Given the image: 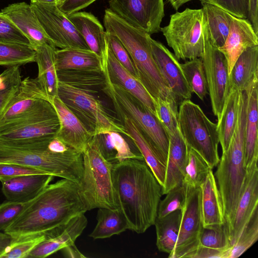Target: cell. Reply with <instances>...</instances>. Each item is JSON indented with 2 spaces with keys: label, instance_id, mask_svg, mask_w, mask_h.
<instances>
[{
  "label": "cell",
  "instance_id": "obj_1",
  "mask_svg": "<svg viewBox=\"0 0 258 258\" xmlns=\"http://www.w3.org/2000/svg\"><path fill=\"white\" fill-rule=\"evenodd\" d=\"M86 211L79 184L62 178L48 184L30 201L4 232L11 237L12 243L42 235L46 236Z\"/></svg>",
  "mask_w": 258,
  "mask_h": 258
},
{
  "label": "cell",
  "instance_id": "obj_2",
  "mask_svg": "<svg viewBox=\"0 0 258 258\" xmlns=\"http://www.w3.org/2000/svg\"><path fill=\"white\" fill-rule=\"evenodd\" d=\"M112 182L118 208L128 229L140 234L154 225L162 187L144 160L112 164Z\"/></svg>",
  "mask_w": 258,
  "mask_h": 258
},
{
  "label": "cell",
  "instance_id": "obj_3",
  "mask_svg": "<svg viewBox=\"0 0 258 258\" xmlns=\"http://www.w3.org/2000/svg\"><path fill=\"white\" fill-rule=\"evenodd\" d=\"M51 139L33 142L0 140V163L33 168L80 184L83 154L73 148L63 153L53 152L47 147Z\"/></svg>",
  "mask_w": 258,
  "mask_h": 258
},
{
  "label": "cell",
  "instance_id": "obj_4",
  "mask_svg": "<svg viewBox=\"0 0 258 258\" xmlns=\"http://www.w3.org/2000/svg\"><path fill=\"white\" fill-rule=\"evenodd\" d=\"M103 24L105 31L114 35L125 47L135 68L138 80L155 101L159 99L175 100L154 59L151 35L131 25L109 9L105 10Z\"/></svg>",
  "mask_w": 258,
  "mask_h": 258
},
{
  "label": "cell",
  "instance_id": "obj_5",
  "mask_svg": "<svg viewBox=\"0 0 258 258\" xmlns=\"http://www.w3.org/2000/svg\"><path fill=\"white\" fill-rule=\"evenodd\" d=\"M247 108V95L243 92L233 137L227 150L222 152L214 174L227 226L233 218L246 174L244 158Z\"/></svg>",
  "mask_w": 258,
  "mask_h": 258
},
{
  "label": "cell",
  "instance_id": "obj_6",
  "mask_svg": "<svg viewBox=\"0 0 258 258\" xmlns=\"http://www.w3.org/2000/svg\"><path fill=\"white\" fill-rule=\"evenodd\" d=\"M104 72L106 84L102 91L111 101L114 110L120 111L133 121L166 166L169 139L164 126L157 116L136 97L119 86L112 83L105 71Z\"/></svg>",
  "mask_w": 258,
  "mask_h": 258
},
{
  "label": "cell",
  "instance_id": "obj_7",
  "mask_svg": "<svg viewBox=\"0 0 258 258\" xmlns=\"http://www.w3.org/2000/svg\"><path fill=\"white\" fill-rule=\"evenodd\" d=\"M83 156V172L79 193L87 211L118 208L112 182V164L101 154L94 136Z\"/></svg>",
  "mask_w": 258,
  "mask_h": 258
},
{
  "label": "cell",
  "instance_id": "obj_8",
  "mask_svg": "<svg viewBox=\"0 0 258 258\" xmlns=\"http://www.w3.org/2000/svg\"><path fill=\"white\" fill-rule=\"evenodd\" d=\"M179 130L187 146L198 152L211 168L219 162L217 124L211 121L198 104L183 100L178 112Z\"/></svg>",
  "mask_w": 258,
  "mask_h": 258
},
{
  "label": "cell",
  "instance_id": "obj_9",
  "mask_svg": "<svg viewBox=\"0 0 258 258\" xmlns=\"http://www.w3.org/2000/svg\"><path fill=\"white\" fill-rule=\"evenodd\" d=\"M202 9L186 8L170 15L168 25L160 31L178 59L202 58L204 53Z\"/></svg>",
  "mask_w": 258,
  "mask_h": 258
},
{
  "label": "cell",
  "instance_id": "obj_10",
  "mask_svg": "<svg viewBox=\"0 0 258 258\" xmlns=\"http://www.w3.org/2000/svg\"><path fill=\"white\" fill-rule=\"evenodd\" d=\"M57 95L94 136L114 131L127 136L123 125L91 93L58 81Z\"/></svg>",
  "mask_w": 258,
  "mask_h": 258
},
{
  "label": "cell",
  "instance_id": "obj_11",
  "mask_svg": "<svg viewBox=\"0 0 258 258\" xmlns=\"http://www.w3.org/2000/svg\"><path fill=\"white\" fill-rule=\"evenodd\" d=\"M202 31L204 53L201 59L204 64L212 111L218 120L229 92L228 64L224 54L211 41L204 12Z\"/></svg>",
  "mask_w": 258,
  "mask_h": 258
},
{
  "label": "cell",
  "instance_id": "obj_12",
  "mask_svg": "<svg viewBox=\"0 0 258 258\" xmlns=\"http://www.w3.org/2000/svg\"><path fill=\"white\" fill-rule=\"evenodd\" d=\"M185 185L186 198L181 210L178 239L173 251L168 255L169 258H192L199 247L203 228L201 187Z\"/></svg>",
  "mask_w": 258,
  "mask_h": 258
},
{
  "label": "cell",
  "instance_id": "obj_13",
  "mask_svg": "<svg viewBox=\"0 0 258 258\" xmlns=\"http://www.w3.org/2000/svg\"><path fill=\"white\" fill-rule=\"evenodd\" d=\"M30 5L40 25L56 47L90 49L57 5L31 3Z\"/></svg>",
  "mask_w": 258,
  "mask_h": 258
},
{
  "label": "cell",
  "instance_id": "obj_14",
  "mask_svg": "<svg viewBox=\"0 0 258 258\" xmlns=\"http://www.w3.org/2000/svg\"><path fill=\"white\" fill-rule=\"evenodd\" d=\"M109 9L131 25L150 35L160 31L163 0H109Z\"/></svg>",
  "mask_w": 258,
  "mask_h": 258
},
{
  "label": "cell",
  "instance_id": "obj_15",
  "mask_svg": "<svg viewBox=\"0 0 258 258\" xmlns=\"http://www.w3.org/2000/svg\"><path fill=\"white\" fill-rule=\"evenodd\" d=\"M246 174L232 220L227 226L232 246L258 206L257 161L246 168Z\"/></svg>",
  "mask_w": 258,
  "mask_h": 258
},
{
  "label": "cell",
  "instance_id": "obj_16",
  "mask_svg": "<svg viewBox=\"0 0 258 258\" xmlns=\"http://www.w3.org/2000/svg\"><path fill=\"white\" fill-rule=\"evenodd\" d=\"M150 41L155 62L161 74L168 83L174 99L178 105L183 100L190 99L192 92L178 60L161 42L152 38Z\"/></svg>",
  "mask_w": 258,
  "mask_h": 258
},
{
  "label": "cell",
  "instance_id": "obj_17",
  "mask_svg": "<svg viewBox=\"0 0 258 258\" xmlns=\"http://www.w3.org/2000/svg\"><path fill=\"white\" fill-rule=\"evenodd\" d=\"M57 112L60 127L56 137L69 147L82 154L86 150L94 135L64 104L58 95L52 102Z\"/></svg>",
  "mask_w": 258,
  "mask_h": 258
},
{
  "label": "cell",
  "instance_id": "obj_18",
  "mask_svg": "<svg viewBox=\"0 0 258 258\" xmlns=\"http://www.w3.org/2000/svg\"><path fill=\"white\" fill-rule=\"evenodd\" d=\"M87 225V219L85 213L76 216L46 236L32 249L27 258H44L75 243Z\"/></svg>",
  "mask_w": 258,
  "mask_h": 258
},
{
  "label": "cell",
  "instance_id": "obj_19",
  "mask_svg": "<svg viewBox=\"0 0 258 258\" xmlns=\"http://www.w3.org/2000/svg\"><path fill=\"white\" fill-rule=\"evenodd\" d=\"M1 12L28 38L34 50L44 44L56 47L40 25L30 4L25 2L12 4Z\"/></svg>",
  "mask_w": 258,
  "mask_h": 258
},
{
  "label": "cell",
  "instance_id": "obj_20",
  "mask_svg": "<svg viewBox=\"0 0 258 258\" xmlns=\"http://www.w3.org/2000/svg\"><path fill=\"white\" fill-rule=\"evenodd\" d=\"M258 45V35L248 19L232 15L229 31L224 45L218 49L227 60L228 74L240 55L247 48Z\"/></svg>",
  "mask_w": 258,
  "mask_h": 258
},
{
  "label": "cell",
  "instance_id": "obj_21",
  "mask_svg": "<svg viewBox=\"0 0 258 258\" xmlns=\"http://www.w3.org/2000/svg\"><path fill=\"white\" fill-rule=\"evenodd\" d=\"M104 70L112 83L132 94L156 115L155 100L140 81L117 60L108 45Z\"/></svg>",
  "mask_w": 258,
  "mask_h": 258
},
{
  "label": "cell",
  "instance_id": "obj_22",
  "mask_svg": "<svg viewBox=\"0 0 258 258\" xmlns=\"http://www.w3.org/2000/svg\"><path fill=\"white\" fill-rule=\"evenodd\" d=\"M168 136L169 148L162 195L182 184L188 155V147L179 128Z\"/></svg>",
  "mask_w": 258,
  "mask_h": 258
},
{
  "label": "cell",
  "instance_id": "obj_23",
  "mask_svg": "<svg viewBox=\"0 0 258 258\" xmlns=\"http://www.w3.org/2000/svg\"><path fill=\"white\" fill-rule=\"evenodd\" d=\"M52 175H26L2 179V190L7 200L27 202L37 197L54 178Z\"/></svg>",
  "mask_w": 258,
  "mask_h": 258
},
{
  "label": "cell",
  "instance_id": "obj_24",
  "mask_svg": "<svg viewBox=\"0 0 258 258\" xmlns=\"http://www.w3.org/2000/svg\"><path fill=\"white\" fill-rule=\"evenodd\" d=\"M67 17L82 36L89 48L102 59L104 64L108 43L106 32L98 19L92 13L85 12L74 13Z\"/></svg>",
  "mask_w": 258,
  "mask_h": 258
},
{
  "label": "cell",
  "instance_id": "obj_25",
  "mask_svg": "<svg viewBox=\"0 0 258 258\" xmlns=\"http://www.w3.org/2000/svg\"><path fill=\"white\" fill-rule=\"evenodd\" d=\"M44 99L49 101L37 79L26 78L22 80L19 89L1 119L0 124L32 110Z\"/></svg>",
  "mask_w": 258,
  "mask_h": 258
},
{
  "label": "cell",
  "instance_id": "obj_26",
  "mask_svg": "<svg viewBox=\"0 0 258 258\" xmlns=\"http://www.w3.org/2000/svg\"><path fill=\"white\" fill-rule=\"evenodd\" d=\"M201 212L204 228H211L225 223L221 200L213 170L201 184Z\"/></svg>",
  "mask_w": 258,
  "mask_h": 258
},
{
  "label": "cell",
  "instance_id": "obj_27",
  "mask_svg": "<svg viewBox=\"0 0 258 258\" xmlns=\"http://www.w3.org/2000/svg\"><path fill=\"white\" fill-rule=\"evenodd\" d=\"M247 95L244 164L245 168L258 159V79L246 90Z\"/></svg>",
  "mask_w": 258,
  "mask_h": 258
},
{
  "label": "cell",
  "instance_id": "obj_28",
  "mask_svg": "<svg viewBox=\"0 0 258 258\" xmlns=\"http://www.w3.org/2000/svg\"><path fill=\"white\" fill-rule=\"evenodd\" d=\"M231 247L226 223L214 228L203 227L192 258H229Z\"/></svg>",
  "mask_w": 258,
  "mask_h": 258
},
{
  "label": "cell",
  "instance_id": "obj_29",
  "mask_svg": "<svg viewBox=\"0 0 258 258\" xmlns=\"http://www.w3.org/2000/svg\"><path fill=\"white\" fill-rule=\"evenodd\" d=\"M258 79V45L246 48L228 74L229 90H246Z\"/></svg>",
  "mask_w": 258,
  "mask_h": 258
},
{
  "label": "cell",
  "instance_id": "obj_30",
  "mask_svg": "<svg viewBox=\"0 0 258 258\" xmlns=\"http://www.w3.org/2000/svg\"><path fill=\"white\" fill-rule=\"evenodd\" d=\"M120 122L127 133L143 157L160 184L163 186L165 180L166 166L142 136L133 121L124 114L115 110Z\"/></svg>",
  "mask_w": 258,
  "mask_h": 258
},
{
  "label": "cell",
  "instance_id": "obj_31",
  "mask_svg": "<svg viewBox=\"0 0 258 258\" xmlns=\"http://www.w3.org/2000/svg\"><path fill=\"white\" fill-rule=\"evenodd\" d=\"M56 47L44 44L35 49V62L38 68L36 78L43 91L51 103L57 95L58 80L55 67Z\"/></svg>",
  "mask_w": 258,
  "mask_h": 258
},
{
  "label": "cell",
  "instance_id": "obj_32",
  "mask_svg": "<svg viewBox=\"0 0 258 258\" xmlns=\"http://www.w3.org/2000/svg\"><path fill=\"white\" fill-rule=\"evenodd\" d=\"M94 138L103 157L112 164L128 159L144 160L140 151L133 150L118 132L108 131L95 135Z\"/></svg>",
  "mask_w": 258,
  "mask_h": 258
},
{
  "label": "cell",
  "instance_id": "obj_33",
  "mask_svg": "<svg viewBox=\"0 0 258 258\" xmlns=\"http://www.w3.org/2000/svg\"><path fill=\"white\" fill-rule=\"evenodd\" d=\"M56 71L69 69L103 72L102 59L90 49L63 48L55 51Z\"/></svg>",
  "mask_w": 258,
  "mask_h": 258
},
{
  "label": "cell",
  "instance_id": "obj_34",
  "mask_svg": "<svg viewBox=\"0 0 258 258\" xmlns=\"http://www.w3.org/2000/svg\"><path fill=\"white\" fill-rule=\"evenodd\" d=\"M59 127L57 115L0 134V140L32 142L51 139L56 136Z\"/></svg>",
  "mask_w": 258,
  "mask_h": 258
},
{
  "label": "cell",
  "instance_id": "obj_35",
  "mask_svg": "<svg viewBox=\"0 0 258 258\" xmlns=\"http://www.w3.org/2000/svg\"><path fill=\"white\" fill-rule=\"evenodd\" d=\"M241 92L233 89L229 90L220 118L217 123L222 152L228 149L236 127Z\"/></svg>",
  "mask_w": 258,
  "mask_h": 258
},
{
  "label": "cell",
  "instance_id": "obj_36",
  "mask_svg": "<svg viewBox=\"0 0 258 258\" xmlns=\"http://www.w3.org/2000/svg\"><path fill=\"white\" fill-rule=\"evenodd\" d=\"M59 82L90 93L102 90L106 84L103 72L89 70L69 69L57 71Z\"/></svg>",
  "mask_w": 258,
  "mask_h": 258
},
{
  "label": "cell",
  "instance_id": "obj_37",
  "mask_svg": "<svg viewBox=\"0 0 258 258\" xmlns=\"http://www.w3.org/2000/svg\"><path fill=\"white\" fill-rule=\"evenodd\" d=\"M205 15L212 43L222 47L227 37L232 15L209 0H199Z\"/></svg>",
  "mask_w": 258,
  "mask_h": 258
},
{
  "label": "cell",
  "instance_id": "obj_38",
  "mask_svg": "<svg viewBox=\"0 0 258 258\" xmlns=\"http://www.w3.org/2000/svg\"><path fill=\"white\" fill-rule=\"evenodd\" d=\"M181 210H176L162 217H156L154 225L156 245L160 251L169 254L173 251L178 236Z\"/></svg>",
  "mask_w": 258,
  "mask_h": 258
},
{
  "label": "cell",
  "instance_id": "obj_39",
  "mask_svg": "<svg viewBox=\"0 0 258 258\" xmlns=\"http://www.w3.org/2000/svg\"><path fill=\"white\" fill-rule=\"evenodd\" d=\"M96 219V225L89 235L94 239L109 238L128 229L127 221L119 208H98Z\"/></svg>",
  "mask_w": 258,
  "mask_h": 258
},
{
  "label": "cell",
  "instance_id": "obj_40",
  "mask_svg": "<svg viewBox=\"0 0 258 258\" xmlns=\"http://www.w3.org/2000/svg\"><path fill=\"white\" fill-rule=\"evenodd\" d=\"M21 81L20 67H9L0 74V120L12 103Z\"/></svg>",
  "mask_w": 258,
  "mask_h": 258
},
{
  "label": "cell",
  "instance_id": "obj_41",
  "mask_svg": "<svg viewBox=\"0 0 258 258\" xmlns=\"http://www.w3.org/2000/svg\"><path fill=\"white\" fill-rule=\"evenodd\" d=\"M57 115L54 106L47 100H43L32 110L17 118L0 124V134L13 130L33 122L51 118Z\"/></svg>",
  "mask_w": 258,
  "mask_h": 258
},
{
  "label": "cell",
  "instance_id": "obj_42",
  "mask_svg": "<svg viewBox=\"0 0 258 258\" xmlns=\"http://www.w3.org/2000/svg\"><path fill=\"white\" fill-rule=\"evenodd\" d=\"M187 84L192 93L202 100L207 94L208 85L203 61L196 58L180 63Z\"/></svg>",
  "mask_w": 258,
  "mask_h": 258
},
{
  "label": "cell",
  "instance_id": "obj_43",
  "mask_svg": "<svg viewBox=\"0 0 258 258\" xmlns=\"http://www.w3.org/2000/svg\"><path fill=\"white\" fill-rule=\"evenodd\" d=\"M35 50L30 45L0 42V66L8 68L35 62Z\"/></svg>",
  "mask_w": 258,
  "mask_h": 258
},
{
  "label": "cell",
  "instance_id": "obj_44",
  "mask_svg": "<svg viewBox=\"0 0 258 258\" xmlns=\"http://www.w3.org/2000/svg\"><path fill=\"white\" fill-rule=\"evenodd\" d=\"M212 169L203 157L188 147L182 183L193 187H200Z\"/></svg>",
  "mask_w": 258,
  "mask_h": 258
},
{
  "label": "cell",
  "instance_id": "obj_45",
  "mask_svg": "<svg viewBox=\"0 0 258 258\" xmlns=\"http://www.w3.org/2000/svg\"><path fill=\"white\" fill-rule=\"evenodd\" d=\"M258 239V209L253 213L238 238L232 246L229 258H237Z\"/></svg>",
  "mask_w": 258,
  "mask_h": 258
},
{
  "label": "cell",
  "instance_id": "obj_46",
  "mask_svg": "<svg viewBox=\"0 0 258 258\" xmlns=\"http://www.w3.org/2000/svg\"><path fill=\"white\" fill-rule=\"evenodd\" d=\"M156 115L164 126L168 135L178 129V105L173 99H159L155 101Z\"/></svg>",
  "mask_w": 258,
  "mask_h": 258
},
{
  "label": "cell",
  "instance_id": "obj_47",
  "mask_svg": "<svg viewBox=\"0 0 258 258\" xmlns=\"http://www.w3.org/2000/svg\"><path fill=\"white\" fill-rule=\"evenodd\" d=\"M186 198V187L183 183L169 191L165 198L160 200L157 217L162 218L176 210H181Z\"/></svg>",
  "mask_w": 258,
  "mask_h": 258
},
{
  "label": "cell",
  "instance_id": "obj_48",
  "mask_svg": "<svg viewBox=\"0 0 258 258\" xmlns=\"http://www.w3.org/2000/svg\"><path fill=\"white\" fill-rule=\"evenodd\" d=\"M0 42L31 46L28 38L1 12H0Z\"/></svg>",
  "mask_w": 258,
  "mask_h": 258
},
{
  "label": "cell",
  "instance_id": "obj_49",
  "mask_svg": "<svg viewBox=\"0 0 258 258\" xmlns=\"http://www.w3.org/2000/svg\"><path fill=\"white\" fill-rule=\"evenodd\" d=\"M45 237L42 235L12 242L0 258H27L32 249Z\"/></svg>",
  "mask_w": 258,
  "mask_h": 258
},
{
  "label": "cell",
  "instance_id": "obj_50",
  "mask_svg": "<svg viewBox=\"0 0 258 258\" xmlns=\"http://www.w3.org/2000/svg\"><path fill=\"white\" fill-rule=\"evenodd\" d=\"M106 37L108 47L117 60L138 79L137 74L130 56L121 42L114 35L109 32H106Z\"/></svg>",
  "mask_w": 258,
  "mask_h": 258
},
{
  "label": "cell",
  "instance_id": "obj_51",
  "mask_svg": "<svg viewBox=\"0 0 258 258\" xmlns=\"http://www.w3.org/2000/svg\"><path fill=\"white\" fill-rule=\"evenodd\" d=\"M29 202L7 200L0 204V231H4L18 217Z\"/></svg>",
  "mask_w": 258,
  "mask_h": 258
},
{
  "label": "cell",
  "instance_id": "obj_52",
  "mask_svg": "<svg viewBox=\"0 0 258 258\" xmlns=\"http://www.w3.org/2000/svg\"><path fill=\"white\" fill-rule=\"evenodd\" d=\"M231 15L242 19L248 16V0H209Z\"/></svg>",
  "mask_w": 258,
  "mask_h": 258
},
{
  "label": "cell",
  "instance_id": "obj_53",
  "mask_svg": "<svg viewBox=\"0 0 258 258\" xmlns=\"http://www.w3.org/2000/svg\"><path fill=\"white\" fill-rule=\"evenodd\" d=\"M38 174L45 173L37 169L17 164L0 163V180L19 176Z\"/></svg>",
  "mask_w": 258,
  "mask_h": 258
},
{
  "label": "cell",
  "instance_id": "obj_54",
  "mask_svg": "<svg viewBox=\"0 0 258 258\" xmlns=\"http://www.w3.org/2000/svg\"><path fill=\"white\" fill-rule=\"evenodd\" d=\"M96 1L97 0H65L57 6L59 10L67 16L86 8Z\"/></svg>",
  "mask_w": 258,
  "mask_h": 258
},
{
  "label": "cell",
  "instance_id": "obj_55",
  "mask_svg": "<svg viewBox=\"0 0 258 258\" xmlns=\"http://www.w3.org/2000/svg\"><path fill=\"white\" fill-rule=\"evenodd\" d=\"M258 0H248L247 19L251 24L254 31L258 35Z\"/></svg>",
  "mask_w": 258,
  "mask_h": 258
},
{
  "label": "cell",
  "instance_id": "obj_56",
  "mask_svg": "<svg viewBox=\"0 0 258 258\" xmlns=\"http://www.w3.org/2000/svg\"><path fill=\"white\" fill-rule=\"evenodd\" d=\"M65 256L73 258L86 257L77 248L75 243L70 245L61 249Z\"/></svg>",
  "mask_w": 258,
  "mask_h": 258
},
{
  "label": "cell",
  "instance_id": "obj_57",
  "mask_svg": "<svg viewBox=\"0 0 258 258\" xmlns=\"http://www.w3.org/2000/svg\"><path fill=\"white\" fill-rule=\"evenodd\" d=\"M12 242L11 237L0 231V256L4 253Z\"/></svg>",
  "mask_w": 258,
  "mask_h": 258
},
{
  "label": "cell",
  "instance_id": "obj_58",
  "mask_svg": "<svg viewBox=\"0 0 258 258\" xmlns=\"http://www.w3.org/2000/svg\"><path fill=\"white\" fill-rule=\"evenodd\" d=\"M192 0H168L173 8L177 11L185 3Z\"/></svg>",
  "mask_w": 258,
  "mask_h": 258
},
{
  "label": "cell",
  "instance_id": "obj_59",
  "mask_svg": "<svg viewBox=\"0 0 258 258\" xmlns=\"http://www.w3.org/2000/svg\"><path fill=\"white\" fill-rule=\"evenodd\" d=\"M31 3H39L48 4H56L57 5V0H31Z\"/></svg>",
  "mask_w": 258,
  "mask_h": 258
},
{
  "label": "cell",
  "instance_id": "obj_60",
  "mask_svg": "<svg viewBox=\"0 0 258 258\" xmlns=\"http://www.w3.org/2000/svg\"><path fill=\"white\" fill-rule=\"evenodd\" d=\"M65 1V0H57V3H58V4H57V5H58L59 4H60V3H62V2H63V1Z\"/></svg>",
  "mask_w": 258,
  "mask_h": 258
}]
</instances>
